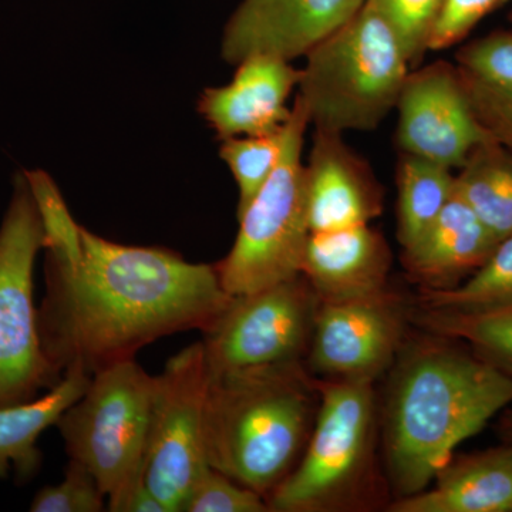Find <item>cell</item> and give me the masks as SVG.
<instances>
[{
	"label": "cell",
	"mask_w": 512,
	"mask_h": 512,
	"mask_svg": "<svg viewBox=\"0 0 512 512\" xmlns=\"http://www.w3.org/2000/svg\"><path fill=\"white\" fill-rule=\"evenodd\" d=\"M26 175L45 224L40 342L59 379L73 369L93 376L174 333L202 332L227 308L232 296L215 265L100 237L74 220L49 174Z\"/></svg>",
	"instance_id": "1"
},
{
	"label": "cell",
	"mask_w": 512,
	"mask_h": 512,
	"mask_svg": "<svg viewBox=\"0 0 512 512\" xmlns=\"http://www.w3.org/2000/svg\"><path fill=\"white\" fill-rule=\"evenodd\" d=\"M434 336L404 350L384 406V457L396 498L426 490L454 450L512 403L511 376Z\"/></svg>",
	"instance_id": "2"
},
{
	"label": "cell",
	"mask_w": 512,
	"mask_h": 512,
	"mask_svg": "<svg viewBox=\"0 0 512 512\" xmlns=\"http://www.w3.org/2000/svg\"><path fill=\"white\" fill-rule=\"evenodd\" d=\"M319 409L305 362L210 376L204 439L208 464L268 498L295 470Z\"/></svg>",
	"instance_id": "3"
},
{
	"label": "cell",
	"mask_w": 512,
	"mask_h": 512,
	"mask_svg": "<svg viewBox=\"0 0 512 512\" xmlns=\"http://www.w3.org/2000/svg\"><path fill=\"white\" fill-rule=\"evenodd\" d=\"M319 409L295 470L266 498L274 512H357L386 505L377 466L373 383L318 379Z\"/></svg>",
	"instance_id": "4"
},
{
	"label": "cell",
	"mask_w": 512,
	"mask_h": 512,
	"mask_svg": "<svg viewBox=\"0 0 512 512\" xmlns=\"http://www.w3.org/2000/svg\"><path fill=\"white\" fill-rule=\"evenodd\" d=\"M306 57L298 94L319 130H376L396 109L412 66L386 20L365 2Z\"/></svg>",
	"instance_id": "5"
},
{
	"label": "cell",
	"mask_w": 512,
	"mask_h": 512,
	"mask_svg": "<svg viewBox=\"0 0 512 512\" xmlns=\"http://www.w3.org/2000/svg\"><path fill=\"white\" fill-rule=\"evenodd\" d=\"M154 376L136 360L94 373L83 396L57 421L67 454L82 463L120 512L128 493L144 478Z\"/></svg>",
	"instance_id": "6"
},
{
	"label": "cell",
	"mask_w": 512,
	"mask_h": 512,
	"mask_svg": "<svg viewBox=\"0 0 512 512\" xmlns=\"http://www.w3.org/2000/svg\"><path fill=\"white\" fill-rule=\"evenodd\" d=\"M311 126L296 96L286 123L284 153L265 187L239 215L237 239L215 265L222 288L247 295L302 275L311 228L305 197L303 146Z\"/></svg>",
	"instance_id": "7"
},
{
	"label": "cell",
	"mask_w": 512,
	"mask_h": 512,
	"mask_svg": "<svg viewBox=\"0 0 512 512\" xmlns=\"http://www.w3.org/2000/svg\"><path fill=\"white\" fill-rule=\"evenodd\" d=\"M43 248L42 212L22 171L13 178L0 224V407L30 402L60 382L43 353L33 298V271Z\"/></svg>",
	"instance_id": "8"
},
{
	"label": "cell",
	"mask_w": 512,
	"mask_h": 512,
	"mask_svg": "<svg viewBox=\"0 0 512 512\" xmlns=\"http://www.w3.org/2000/svg\"><path fill=\"white\" fill-rule=\"evenodd\" d=\"M319 296L303 275L247 295L202 330L208 375L305 362L315 330Z\"/></svg>",
	"instance_id": "9"
},
{
	"label": "cell",
	"mask_w": 512,
	"mask_h": 512,
	"mask_svg": "<svg viewBox=\"0 0 512 512\" xmlns=\"http://www.w3.org/2000/svg\"><path fill=\"white\" fill-rule=\"evenodd\" d=\"M208 383L201 342L170 357L154 376L144 483L168 512H183L192 485L210 466L204 439Z\"/></svg>",
	"instance_id": "10"
},
{
	"label": "cell",
	"mask_w": 512,
	"mask_h": 512,
	"mask_svg": "<svg viewBox=\"0 0 512 512\" xmlns=\"http://www.w3.org/2000/svg\"><path fill=\"white\" fill-rule=\"evenodd\" d=\"M406 320L402 298L389 288L320 302L305 365L323 379L375 383L399 357Z\"/></svg>",
	"instance_id": "11"
},
{
	"label": "cell",
	"mask_w": 512,
	"mask_h": 512,
	"mask_svg": "<svg viewBox=\"0 0 512 512\" xmlns=\"http://www.w3.org/2000/svg\"><path fill=\"white\" fill-rule=\"evenodd\" d=\"M396 140L402 153L460 170L494 138L477 119L458 67L447 62L410 70L397 100Z\"/></svg>",
	"instance_id": "12"
},
{
	"label": "cell",
	"mask_w": 512,
	"mask_h": 512,
	"mask_svg": "<svg viewBox=\"0 0 512 512\" xmlns=\"http://www.w3.org/2000/svg\"><path fill=\"white\" fill-rule=\"evenodd\" d=\"M366 0H242L229 16L222 59L232 66L249 56L292 62L305 57L365 5Z\"/></svg>",
	"instance_id": "13"
},
{
	"label": "cell",
	"mask_w": 512,
	"mask_h": 512,
	"mask_svg": "<svg viewBox=\"0 0 512 512\" xmlns=\"http://www.w3.org/2000/svg\"><path fill=\"white\" fill-rule=\"evenodd\" d=\"M305 163V197L311 232L369 225L383 211V187L369 163L343 134L315 128Z\"/></svg>",
	"instance_id": "14"
},
{
	"label": "cell",
	"mask_w": 512,
	"mask_h": 512,
	"mask_svg": "<svg viewBox=\"0 0 512 512\" xmlns=\"http://www.w3.org/2000/svg\"><path fill=\"white\" fill-rule=\"evenodd\" d=\"M301 69L278 57L249 56L237 64L231 82L210 87L198 100L202 119L218 140L278 133L291 119L288 100L299 86Z\"/></svg>",
	"instance_id": "15"
},
{
	"label": "cell",
	"mask_w": 512,
	"mask_h": 512,
	"mask_svg": "<svg viewBox=\"0 0 512 512\" xmlns=\"http://www.w3.org/2000/svg\"><path fill=\"white\" fill-rule=\"evenodd\" d=\"M392 261L389 242L370 225L312 232L302 275L320 302L343 301L387 288Z\"/></svg>",
	"instance_id": "16"
},
{
	"label": "cell",
	"mask_w": 512,
	"mask_h": 512,
	"mask_svg": "<svg viewBox=\"0 0 512 512\" xmlns=\"http://www.w3.org/2000/svg\"><path fill=\"white\" fill-rule=\"evenodd\" d=\"M498 244L474 211L454 194L431 227L412 247L403 249L402 262L424 289H448L481 268Z\"/></svg>",
	"instance_id": "17"
},
{
	"label": "cell",
	"mask_w": 512,
	"mask_h": 512,
	"mask_svg": "<svg viewBox=\"0 0 512 512\" xmlns=\"http://www.w3.org/2000/svg\"><path fill=\"white\" fill-rule=\"evenodd\" d=\"M433 487L396 498L390 512H512V444L453 456Z\"/></svg>",
	"instance_id": "18"
},
{
	"label": "cell",
	"mask_w": 512,
	"mask_h": 512,
	"mask_svg": "<svg viewBox=\"0 0 512 512\" xmlns=\"http://www.w3.org/2000/svg\"><path fill=\"white\" fill-rule=\"evenodd\" d=\"M92 376L82 370H67L60 382L30 402L0 407V478L15 471L19 483L35 476L42 463L37 440L56 426L62 414L89 387Z\"/></svg>",
	"instance_id": "19"
},
{
	"label": "cell",
	"mask_w": 512,
	"mask_h": 512,
	"mask_svg": "<svg viewBox=\"0 0 512 512\" xmlns=\"http://www.w3.org/2000/svg\"><path fill=\"white\" fill-rule=\"evenodd\" d=\"M456 194L498 242L512 237V150L498 141L476 148L456 174Z\"/></svg>",
	"instance_id": "20"
},
{
	"label": "cell",
	"mask_w": 512,
	"mask_h": 512,
	"mask_svg": "<svg viewBox=\"0 0 512 512\" xmlns=\"http://www.w3.org/2000/svg\"><path fill=\"white\" fill-rule=\"evenodd\" d=\"M454 170L400 154L397 165V239L402 248L412 247L431 227L456 194Z\"/></svg>",
	"instance_id": "21"
},
{
	"label": "cell",
	"mask_w": 512,
	"mask_h": 512,
	"mask_svg": "<svg viewBox=\"0 0 512 512\" xmlns=\"http://www.w3.org/2000/svg\"><path fill=\"white\" fill-rule=\"evenodd\" d=\"M414 319L433 335L463 340L478 357L512 377V306L468 313L421 308Z\"/></svg>",
	"instance_id": "22"
},
{
	"label": "cell",
	"mask_w": 512,
	"mask_h": 512,
	"mask_svg": "<svg viewBox=\"0 0 512 512\" xmlns=\"http://www.w3.org/2000/svg\"><path fill=\"white\" fill-rule=\"evenodd\" d=\"M420 306L463 313L512 306V237L501 241L487 262L463 285L423 289Z\"/></svg>",
	"instance_id": "23"
},
{
	"label": "cell",
	"mask_w": 512,
	"mask_h": 512,
	"mask_svg": "<svg viewBox=\"0 0 512 512\" xmlns=\"http://www.w3.org/2000/svg\"><path fill=\"white\" fill-rule=\"evenodd\" d=\"M286 141V124L278 133L258 137H232L222 140L220 157L231 170L238 188L237 217L272 177Z\"/></svg>",
	"instance_id": "24"
},
{
	"label": "cell",
	"mask_w": 512,
	"mask_h": 512,
	"mask_svg": "<svg viewBox=\"0 0 512 512\" xmlns=\"http://www.w3.org/2000/svg\"><path fill=\"white\" fill-rule=\"evenodd\" d=\"M393 30L409 64L419 66L443 0H366Z\"/></svg>",
	"instance_id": "25"
},
{
	"label": "cell",
	"mask_w": 512,
	"mask_h": 512,
	"mask_svg": "<svg viewBox=\"0 0 512 512\" xmlns=\"http://www.w3.org/2000/svg\"><path fill=\"white\" fill-rule=\"evenodd\" d=\"M266 511L268 503L261 494L235 483L211 466L195 480L183 507V512Z\"/></svg>",
	"instance_id": "26"
},
{
	"label": "cell",
	"mask_w": 512,
	"mask_h": 512,
	"mask_svg": "<svg viewBox=\"0 0 512 512\" xmlns=\"http://www.w3.org/2000/svg\"><path fill=\"white\" fill-rule=\"evenodd\" d=\"M106 498L93 474L70 458L62 483L37 491L30 511L100 512L106 510Z\"/></svg>",
	"instance_id": "27"
},
{
	"label": "cell",
	"mask_w": 512,
	"mask_h": 512,
	"mask_svg": "<svg viewBox=\"0 0 512 512\" xmlns=\"http://www.w3.org/2000/svg\"><path fill=\"white\" fill-rule=\"evenodd\" d=\"M458 69L512 92V32L497 30L458 50Z\"/></svg>",
	"instance_id": "28"
},
{
	"label": "cell",
	"mask_w": 512,
	"mask_h": 512,
	"mask_svg": "<svg viewBox=\"0 0 512 512\" xmlns=\"http://www.w3.org/2000/svg\"><path fill=\"white\" fill-rule=\"evenodd\" d=\"M508 0H443L429 37V52H440L457 45L485 16Z\"/></svg>",
	"instance_id": "29"
},
{
	"label": "cell",
	"mask_w": 512,
	"mask_h": 512,
	"mask_svg": "<svg viewBox=\"0 0 512 512\" xmlns=\"http://www.w3.org/2000/svg\"><path fill=\"white\" fill-rule=\"evenodd\" d=\"M460 70L471 106L485 130L498 143L512 150V92L481 82Z\"/></svg>",
	"instance_id": "30"
},
{
	"label": "cell",
	"mask_w": 512,
	"mask_h": 512,
	"mask_svg": "<svg viewBox=\"0 0 512 512\" xmlns=\"http://www.w3.org/2000/svg\"><path fill=\"white\" fill-rule=\"evenodd\" d=\"M501 429L507 443L512 444V410L505 414L503 421H501Z\"/></svg>",
	"instance_id": "31"
},
{
	"label": "cell",
	"mask_w": 512,
	"mask_h": 512,
	"mask_svg": "<svg viewBox=\"0 0 512 512\" xmlns=\"http://www.w3.org/2000/svg\"><path fill=\"white\" fill-rule=\"evenodd\" d=\"M510 20H511V22H512V12H511V15H510Z\"/></svg>",
	"instance_id": "32"
}]
</instances>
